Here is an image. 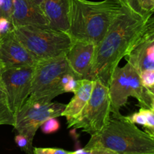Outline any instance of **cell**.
<instances>
[{
	"mask_svg": "<svg viewBox=\"0 0 154 154\" xmlns=\"http://www.w3.org/2000/svg\"><path fill=\"white\" fill-rule=\"evenodd\" d=\"M124 7L96 47L93 68V80L109 86L113 72L126 57L131 44L139 33L147 18Z\"/></svg>",
	"mask_w": 154,
	"mask_h": 154,
	"instance_id": "obj_1",
	"label": "cell"
},
{
	"mask_svg": "<svg viewBox=\"0 0 154 154\" xmlns=\"http://www.w3.org/2000/svg\"><path fill=\"white\" fill-rule=\"evenodd\" d=\"M123 8L118 0H72L68 33L73 41H87L97 46Z\"/></svg>",
	"mask_w": 154,
	"mask_h": 154,
	"instance_id": "obj_2",
	"label": "cell"
},
{
	"mask_svg": "<svg viewBox=\"0 0 154 154\" xmlns=\"http://www.w3.org/2000/svg\"><path fill=\"white\" fill-rule=\"evenodd\" d=\"M84 148L107 149L116 154L153 153L154 136L122 115L110 119L103 130L91 135Z\"/></svg>",
	"mask_w": 154,
	"mask_h": 154,
	"instance_id": "obj_3",
	"label": "cell"
},
{
	"mask_svg": "<svg viewBox=\"0 0 154 154\" xmlns=\"http://www.w3.org/2000/svg\"><path fill=\"white\" fill-rule=\"evenodd\" d=\"M12 29L38 62L66 56L73 43L69 33L50 26L26 25Z\"/></svg>",
	"mask_w": 154,
	"mask_h": 154,
	"instance_id": "obj_4",
	"label": "cell"
},
{
	"mask_svg": "<svg viewBox=\"0 0 154 154\" xmlns=\"http://www.w3.org/2000/svg\"><path fill=\"white\" fill-rule=\"evenodd\" d=\"M111 111L113 117H121L122 107L126 105L129 97L135 98L141 108H150L151 99L146 87L142 85L138 71L127 63L123 67L115 68L111 75L109 86Z\"/></svg>",
	"mask_w": 154,
	"mask_h": 154,
	"instance_id": "obj_5",
	"label": "cell"
},
{
	"mask_svg": "<svg viewBox=\"0 0 154 154\" xmlns=\"http://www.w3.org/2000/svg\"><path fill=\"white\" fill-rule=\"evenodd\" d=\"M67 73L72 72L66 56L38 62L34 67L31 93L27 100L51 102L64 93L62 79Z\"/></svg>",
	"mask_w": 154,
	"mask_h": 154,
	"instance_id": "obj_6",
	"label": "cell"
},
{
	"mask_svg": "<svg viewBox=\"0 0 154 154\" xmlns=\"http://www.w3.org/2000/svg\"><path fill=\"white\" fill-rule=\"evenodd\" d=\"M111 100L108 87L99 80H94L91 97L80 115L68 123V128L81 129L96 135L107 126L111 119Z\"/></svg>",
	"mask_w": 154,
	"mask_h": 154,
	"instance_id": "obj_7",
	"label": "cell"
},
{
	"mask_svg": "<svg viewBox=\"0 0 154 154\" xmlns=\"http://www.w3.org/2000/svg\"><path fill=\"white\" fill-rule=\"evenodd\" d=\"M66 105L58 102L26 100L15 115L14 127L33 141L38 129L51 117H61Z\"/></svg>",
	"mask_w": 154,
	"mask_h": 154,
	"instance_id": "obj_8",
	"label": "cell"
},
{
	"mask_svg": "<svg viewBox=\"0 0 154 154\" xmlns=\"http://www.w3.org/2000/svg\"><path fill=\"white\" fill-rule=\"evenodd\" d=\"M34 67L20 66L1 69V79L14 117L30 96Z\"/></svg>",
	"mask_w": 154,
	"mask_h": 154,
	"instance_id": "obj_9",
	"label": "cell"
},
{
	"mask_svg": "<svg viewBox=\"0 0 154 154\" xmlns=\"http://www.w3.org/2000/svg\"><path fill=\"white\" fill-rule=\"evenodd\" d=\"M125 57L139 74L154 69V14L147 18Z\"/></svg>",
	"mask_w": 154,
	"mask_h": 154,
	"instance_id": "obj_10",
	"label": "cell"
},
{
	"mask_svg": "<svg viewBox=\"0 0 154 154\" xmlns=\"http://www.w3.org/2000/svg\"><path fill=\"white\" fill-rule=\"evenodd\" d=\"M37 60L17 38L13 29L0 38V65L2 69L20 66H32Z\"/></svg>",
	"mask_w": 154,
	"mask_h": 154,
	"instance_id": "obj_11",
	"label": "cell"
},
{
	"mask_svg": "<svg viewBox=\"0 0 154 154\" xmlns=\"http://www.w3.org/2000/svg\"><path fill=\"white\" fill-rule=\"evenodd\" d=\"M96 45L87 41H73L66 59L71 71L78 79L93 80V68Z\"/></svg>",
	"mask_w": 154,
	"mask_h": 154,
	"instance_id": "obj_12",
	"label": "cell"
},
{
	"mask_svg": "<svg viewBox=\"0 0 154 154\" xmlns=\"http://www.w3.org/2000/svg\"><path fill=\"white\" fill-rule=\"evenodd\" d=\"M12 27L26 25L49 26V22L39 6L32 0H13Z\"/></svg>",
	"mask_w": 154,
	"mask_h": 154,
	"instance_id": "obj_13",
	"label": "cell"
},
{
	"mask_svg": "<svg viewBox=\"0 0 154 154\" xmlns=\"http://www.w3.org/2000/svg\"><path fill=\"white\" fill-rule=\"evenodd\" d=\"M72 0H44L42 10L49 26L69 32Z\"/></svg>",
	"mask_w": 154,
	"mask_h": 154,
	"instance_id": "obj_14",
	"label": "cell"
},
{
	"mask_svg": "<svg viewBox=\"0 0 154 154\" xmlns=\"http://www.w3.org/2000/svg\"><path fill=\"white\" fill-rule=\"evenodd\" d=\"M94 81L89 79L79 80L78 86L74 92V96L66 105L62 116L65 117L69 123L77 118L84 110L91 97Z\"/></svg>",
	"mask_w": 154,
	"mask_h": 154,
	"instance_id": "obj_15",
	"label": "cell"
},
{
	"mask_svg": "<svg viewBox=\"0 0 154 154\" xmlns=\"http://www.w3.org/2000/svg\"><path fill=\"white\" fill-rule=\"evenodd\" d=\"M15 123V117L11 109L8 98L1 79L0 70V125H11Z\"/></svg>",
	"mask_w": 154,
	"mask_h": 154,
	"instance_id": "obj_16",
	"label": "cell"
},
{
	"mask_svg": "<svg viewBox=\"0 0 154 154\" xmlns=\"http://www.w3.org/2000/svg\"><path fill=\"white\" fill-rule=\"evenodd\" d=\"M14 141L18 147L21 149L23 151H24L27 154H32L33 153V147L32 142L31 139L26 137V135H22V134L18 133L15 136Z\"/></svg>",
	"mask_w": 154,
	"mask_h": 154,
	"instance_id": "obj_17",
	"label": "cell"
},
{
	"mask_svg": "<svg viewBox=\"0 0 154 154\" xmlns=\"http://www.w3.org/2000/svg\"><path fill=\"white\" fill-rule=\"evenodd\" d=\"M57 118V117L49 118L41 126V129L43 133L48 134V135L55 133L60 129V123Z\"/></svg>",
	"mask_w": 154,
	"mask_h": 154,
	"instance_id": "obj_18",
	"label": "cell"
},
{
	"mask_svg": "<svg viewBox=\"0 0 154 154\" xmlns=\"http://www.w3.org/2000/svg\"><path fill=\"white\" fill-rule=\"evenodd\" d=\"M123 6L130 9L132 11L135 12L137 14L142 15V16H147V15L151 14H147L141 9L138 0H118Z\"/></svg>",
	"mask_w": 154,
	"mask_h": 154,
	"instance_id": "obj_19",
	"label": "cell"
},
{
	"mask_svg": "<svg viewBox=\"0 0 154 154\" xmlns=\"http://www.w3.org/2000/svg\"><path fill=\"white\" fill-rule=\"evenodd\" d=\"M146 117V132L154 135V111L150 108H141Z\"/></svg>",
	"mask_w": 154,
	"mask_h": 154,
	"instance_id": "obj_20",
	"label": "cell"
},
{
	"mask_svg": "<svg viewBox=\"0 0 154 154\" xmlns=\"http://www.w3.org/2000/svg\"><path fill=\"white\" fill-rule=\"evenodd\" d=\"M140 78L144 87H150L154 85V69L143 71L140 73Z\"/></svg>",
	"mask_w": 154,
	"mask_h": 154,
	"instance_id": "obj_21",
	"label": "cell"
},
{
	"mask_svg": "<svg viewBox=\"0 0 154 154\" xmlns=\"http://www.w3.org/2000/svg\"><path fill=\"white\" fill-rule=\"evenodd\" d=\"M71 151L60 148H51V147H35L32 154H69Z\"/></svg>",
	"mask_w": 154,
	"mask_h": 154,
	"instance_id": "obj_22",
	"label": "cell"
},
{
	"mask_svg": "<svg viewBox=\"0 0 154 154\" xmlns=\"http://www.w3.org/2000/svg\"><path fill=\"white\" fill-rule=\"evenodd\" d=\"M69 154H116L111 150L103 148H84L71 152Z\"/></svg>",
	"mask_w": 154,
	"mask_h": 154,
	"instance_id": "obj_23",
	"label": "cell"
},
{
	"mask_svg": "<svg viewBox=\"0 0 154 154\" xmlns=\"http://www.w3.org/2000/svg\"><path fill=\"white\" fill-rule=\"evenodd\" d=\"M129 120H130L132 123H135V124H138L143 126L145 127L146 126V117L144 115V112H143L142 109H140L138 112L135 113V114H132L131 116L126 117Z\"/></svg>",
	"mask_w": 154,
	"mask_h": 154,
	"instance_id": "obj_24",
	"label": "cell"
},
{
	"mask_svg": "<svg viewBox=\"0 0 154 154\" xmlns=\"http://www.w3.org/2000/svg\"><path fill=\"white\" fill-rule=\"evenodd\" d=\"M78 81H79V79H78L75 76H72L64 85V87H63L64 93H71V92L74 93L78 86Z\"/></svg>",
	"mask_w": 154,
	"mask_h": 154,
	"instance_id": "obj_25",
	"label": "cell"
},
{
	"mask_svg": "<svg viewBox=\"0 0 154 154\" xmlns=\"http://www.w3.org/2000/svg\"><path fill=\"white\" fill-rule=\"evenodd\" d=\"M13 29L12 24L9 20L5 17H0V32L2 35H5Z\"/></svg>",
	"mask_w": 154,
	"mask_h": 154,
	"instance_id": "obj_26",
	"label": "cell"
},
{
	"mask_svg": "<svg viewBox=\"0 0 154 154\" xmlns=\"http://www.w3.org/2000/svg\"><path fill=\"white\" fill-rule=\"evenodd\" d=\"M141 9L147 14H152L154 8V0H138Z\"/></svg>",
	"mask_w": 154,
	"mask_h": 154,
	"instance_id": "obj_27",
	"label": "cell"
},
{
	"mask_svg": "<svg viewBox=\"0 0 154 154\" xmlns=\"http://www.w3.org/2000/svg\"><path fill=\"white\" fill-rule=\"evenodd\" d=\"M146 89H147V92H148L149 94H150V96H153L154 97V85L151 86V87H146Z\"/></svg>",
	"mask_w": 154,
	"mask_h": 154,
	"instance_id": "obj_28",
	"label": "cell"
},
{
	"mask_svg": "<svg viewBox=\"0 0 154 154\" xmlns=\"http://www.w3.org/2000/svg\"><path fill=\"white\" fill-rule=\"evenodd\" d=\"M32 1L36 5L39 6V7L42 8V3H43L44 0H32Z\"/></svg>",
	"mask_w": 154,
	"mask_h": 154,
	"instance_id": "obj_29",
	"label": "cell"
},
{
	"mask_svg": "<svg viewBox=\"0 0 154 154\" xmlns=\"http://www.w3.org/2000/svg\"><path fill=\"white\" fill-rule=\"evenodd\" d=\"M149 95H150V94H149ZM150 99H151V104H150V109H151L152 111H154V97H153V96H150Z\"/></svg>",
	"mask_w": 154,
	"mask_h": 154,
	"instance_id": "obj_30",
	"label": "cell"
},
{
	"mask_svg": "<svg viewBox=\"0 0 154 154\" xmlns=\"http://www.w3.org/2000/svg\"><path fill=\"white\" fill-rule=\"evenodd\" d=\"M5 1V0H0V8H1L2 6L3 5V4H4Z\"/></svg>",
	"mask_w": 154,
	"mask_h": 154,
	"instance_id": "obj_31",
	"label": "cell"
},
{
	"mask_svg": "<svg viewBox=\"0 0 154 154\" xmlns=\"http://www.w3.org/2000/svg\"><path fill=\"white\" fill-rule=\"evenodd\" d=\"M152 14H154V8H153V11H152Z\"/></svg>",
	"mask_w": 154,
	"mask_h": 154,
	"instance_id": "obj_32",
	"label": "cell"
},
{
	"mask_svg": "<svg viewBox=\"0 0 154 154\" xmlns=\"http://www.w3.org/2000/svg\"><path fill=\"white\" fill-rule=\"evenodd\" d=\"M2 34H1V32H0V38H1V37H2Z\"/></svg>",
	"mask_w": 154,
	"mask_h": 154,
	"instance_id": "obj_33",
	"label": "cell"
},
{
	"mask_svg": "<svg viewBox=\"0 0 154 154\" xmlns=\"http://www.w3.org/2000/svg\"><path fill=\"white\" fill-rule=\"evenodd\" d=\"M2 69V67H1V65H0V70H1Z\"/></svg>",
	"mask_w": 154,
	"mask_h": 154,
	"instance_id": "obj_34",
	"label": "cell"
},
{
	"mask_svg": "<svg viewBox=\"0 0 154 154\" xmlns=\"http://www.w3.org/2000/svg\"><path fill=\"white\" fill-rule=\"evenodd\" d=\"M150 154H154V153H150Z\"/></svg>",
	"mask_w": 154,
	"mask_h": 154,
	"instance_id": "obj_35",
	"label": "cell"
},
{
	"mask_svg": "<svg viewBox=\"0 0 154 154\" xmlns=\"http://www.w3.org/2000/svg\"><path fill=\"white\" fill-rule=\"evenodd\" d=\"M153 135V136H154V135Z\"/></svg>",
	"mask_w": 154,
	"mask_h": 154,
	"instance_id": "obj_36",
	"label": "cell"
}]
</instances>
